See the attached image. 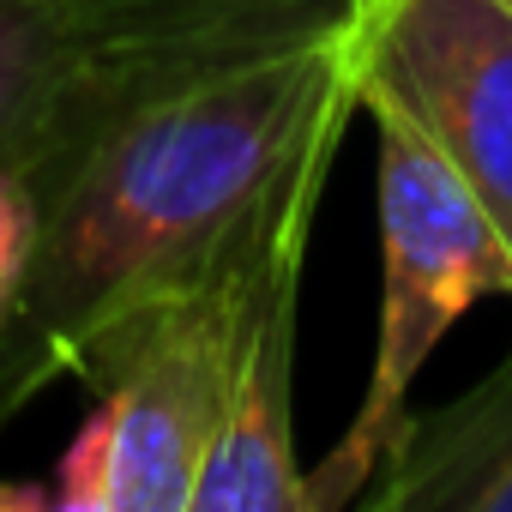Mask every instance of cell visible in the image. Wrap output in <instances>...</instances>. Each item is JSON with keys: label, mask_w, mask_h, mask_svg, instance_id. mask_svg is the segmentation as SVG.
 Instances as JSON below:
<instances>
[{"label": "cell", "mask_w": 512, "mask_h": 512, "mask_svg": "<svg viewBox=\"0 0 512 512\" xmlns=\"http://www.w3.org/2000/svg\"><path fill=\"white\" fill-rule=\"evenodd\" d=\"M320 211L290 217L253 260L175 296L139 326L127 356L97 386V410L67 440L49 500L55 512H193V482L229 410V380L247 308L278 241L314 229Z\"/></svg>", "instance_id": "cell-3"}, {"label": "cell", "mask_w": 512, "mask_h": 512, "mask_svg": "<svg viewBox=\"0 0 512 512\" xmlns=\"http://www.w3.org/2000/svg\"><path fill=\"white\" fill-rule=\"evenodd\" d=\"M308 235L314 229L278 241L260 272L229 410L193 482V512H308V470L296 458V290Z\"/></svg>", "instance_id": "cell-5"}, {"label": "cell", "mask_w": 512, "mask_h": 512, "mask_svg": "<svg viewBox=\"0 0 512 512\" xmlns=\"http://www.w3.org/2000/svg\"><path fill=\"white\" fill-rule=\"evenodd\" d=\"M362 109L410 121L512 241V0H356Z\"/></svg>", "instance_id": "cell-4"}, {"label": "cell", "mask_w": 512, "mask_h": 512, "mask_svg": "<svg viewBox=\"0 0 512 512\" xmlns=\"http://www.w3.org/2000/svg\"><path fill=\"white\" fill-rule=\"evenodd\" d=\"M350 25L163 85L37 181V247L0 326V422L61 380L103 386L151 314L320 211L362 109Z\"/></svg>", "instance_id": "cell-1"}, {"label": "cell", "mask_w": 512, "mask_h": 512, "mask_svg": "<svg viewBox=\"0 0 512 512\" xmlns=\"http://www.w3.org/2000/svg\"><path fill=\"white\" fill-rule=\"evenodd\" d=\"M31 247H37V187L19 169H0V326L19 302Z\"/></svg>", "instance_id": "cell-7"}, {"label": "cell", "mask_w": 512, "mask_h": 512, "mask_svg": "<svg viewBox=\"0 0 512 512\" xmlns=\"http://www.w3.org/2000/svg\"><path fill=\"white\" fill-rule=\"evenodd\" d=\"M380 133V332L368 392L338 446L308 476V512L356 506L410 416L416 374L446 332L488 296H512V241L452 163L392 109H368Z\"/></svg>", "instance_id": "cell-2"}, {"label": "cell", "mask_w": 512, "mask_h": 512, "mask_svg": "<svg viewBox=\"0 0 512 512\" xmlns=\"http://www.w3.org/2000/svg\"><path fill=\"white\" fill-rule=\"evenodd\" d=\"M368 512H512V356L464 398L404 416L374 482Z\"/></svg>", "instance_id": "cell-6"}]
</instances>
